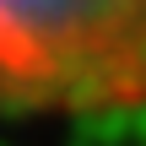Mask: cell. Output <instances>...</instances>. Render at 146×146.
Segmentation results:
<instances>
[{
	"label": "cell",
	"mask_w": 146,
	"mask_h": 146,
	"mask_svg": "<svg viewBox=\"0 0 146 146\" xmlns=\"http://www.w3.org/2000/svg\"><path fill=\"white\" fill-rule=\"evenodd\" d=\"M146 103V0H0V108L98 114Z\"/></svg>",
	"instance_id": "1"
}]
</instances>
